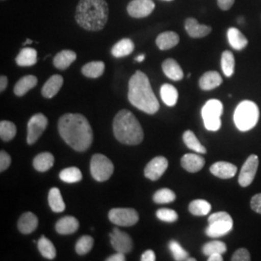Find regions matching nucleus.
Here are the masks:
<instances>
[{"label": "nucleus", "mask_w": 261, "mask_h": 261, "mask_svg": "<svg viewBox=\"0 0 261 261\" xmlns=\"http://www.w3.org/2000/svg\"><path fill=\"white\" fill-rule=\"evenodd\" d=\"M161 98L168 107H173L177 103V89L171 84H163L161 87Z\"/></svg>", "instance_id": "obj_31"}, {"label": "nucleus", "mask_w": 261, "mask_h": 261, "mask_svg": "<svg viewBox=\"0 0 261 261\" xmlns=\"http://www.w3.org/2000/svg\"><path fill=\"white\" fill-rule=\"evenodd\" d=\"M221 66L225 76H231L233 75L234 68H235V59L233 54L229 50H225L222 55L221 59Z\"/></svg>", "instance_id": "obj_36"}, {"label": "nucleus", "mask_w": 261, "mask_h": 261, "mask_svg": "<svg viewBox=\"0 0 261 261\" xmlns=\"http://www.w3.org/2000/svg\"><path fill=\"white\" fill-rule=\"evenodd\" d=\"M17 127L12 122L2 120L0 122V138L4 141H10L15 138Z\"/></svg>", "instance_id": "obj_39"}, {"label": "nucleus", "mask_w": 261, "mask_h": 261, "mask_svg": "<svg viewBox=\"0 0 261 261\" xmlns=\"http://www.w3.org/2000/svg\"><path fill=\"white\" fill-rule=\"evenodd\" d=\"M38 250L40 253L47 259H54L56 256L55 245L47 237L42 236L38 241Z\"/></svg>", "instance_id": "obj_34"}, {"label": "nucleus", "mask_w": 261, "mask_h": 261, "mask_svg": "<svg viewBox=\"0 0 261 261\" xmlns=\"http://www.w3.org/2000/svg\"><path fill=\"white\" fill-rule=\"evenodd\" d=\"M48 204L56 213H61L65 210V203L58 188H51L48 192Z\"/></svg>", "instance_id": "obj_30"}, {"label": "nucleus", "mask_w": 261, "mask_h": 261, "mask_svg": "<svg viewBox=\"0 0 261 261\" xmlns=\"http://www.w3.org/2000/svg\"><path fill=\"white\" fill-rule=\"evenodd\" d=\"M209 225L205 232L209 237L218 238L228 233L233 226L231 216L226 212H218L208 218Z\"/></svg>", "instance_id": "obj_6"}, {"label": "nucleus", "mask_w": 261, "mask_h": 261, "mask_svg": "<svg viewBox=\"0 0 261 261\" xmlns=\"http://www.w3.org/2000/svg\"><path fill=\"white\" fill-rule=\"evenodd\" d=\"M210 171L217 177L221 179H229L235 176L237 172V167L231 163L217 162L214 165L211 166Z\"/></svg>", "instance_id": "obj_15"}, {"label": "nucleus", "mask_w": 261, "mask_h": 261, "mask_svg": "<svg viewBox=\"0 0 261 261\" xmlns=\"http://www.w3.org/2000/svg\"><path fill=\"white\" fill-rule=\"evenodd\" d=\"M205 160L197 154H186L181 159V166L188 172L195 173L204 167Z\"/></svg>", "instance_id": "obj_17"}, {"label": "nucleus", "mask_w": 261, "mask_h": 261, "mask_svg": "<svg viewBox=\"0 0 261 261\" xmlns=\"http://www.w3.org/2000/svg\"><path fill=\"white\" fill-rule=\"evenodd\" d=\"M114 167L112 161L102 154H95L91 159L90 171L92 177L99 182L109 180L113 173Z\"/></svg>", "instance_id": "obj_8"}, {"label": "nucleus", "mask_w": 261, "mask_h": 261, "mask_svg": "<svg viewBox=\"0 0 261 261\" xmlns=\"http://www.w3.org/2000/svg\"><path fill=\"white\" fill-rule=\"evenodd\" d=\"M188 261H196V259L195 258H190V257H188V259H187Z\"/></svg>", "instance_id": "obj_54"}, {"label": "nucleus", "mask_w": 261, "mask_h": 261, "mask_svg": "<svg viewBox=\"0 0 261 261\" xmlns=\"http://www.w3.org/2000/svg\"><path fill=\"white\" fill-rule=\"evenodd\" d=\"M105 72V63L103 61H92L83 67L82 73L86 77L97 79L103 75Z\"/></svg>", "instance_id": "obj_32"}, {"label": "nucleus", "mask_w": 261, "mask_h": 261, "mask_svg": "<svg viewBox=\"0 0 261 261\" xmlns=\"http://www.w3.org/2000/svg\"><path fill=\"white\" fill-rule=\"evenodd\" d=\"M79 226H80V223L75 217L67 216L57 221L56 230L57 233L68 235V234L75 233V231L79 229Z\"/></svg>", "instance_id": "obj_18"}, {"label": "nucleus", "mask_w": 261, "mask_h": 261, "mask_svg": "<svg viewBox=\"0 0 261 261\" xmlns=\"http://www.w3.org/2000/svg\"><path fill=\"white\" fill-rule=\"evenodd\" d=\"M58 132L66 143L79 152L88 149L93 140L89 122L79 113H67L61 116L58 121Z\"/></svg>", "instance_id": "obj_1"}, {"label": "nucleus", "mask_w": 261, "mask_h": 261, "mask_svg": "<svg viewBox=\"0 0 261 261\" xmlns=\"http://www.w3.org/2000/svg\"><path fill=\"white\" fill-rule=\"evenodd\" d=\"M155 9V3L152 0H132L127 11L130 17L136 19L146 18Z\"/></svg>", "instance_id": "obj_12"}, {"label": "nucleus", "mask_w": 261, "mask_h": 261, "mask_svg": "<svg viewBox=\"0 0 261 261\" xmlns=\"http://www.w3.org/2000/svg\"><path fill=\"white\" fill-rule=\"evenodd\" d=\"M75 18L85 30L100 31L108 22L109 5L106 0H80Z\"/></svg>", "instance_id": "obj_3"}, {"label": "nucleus", "mask_w": 261, "mask_h": 261, "mask_svg": "<svg viewBox=\"0 0 261 261\" xmlns=\"http://www.w3.org/2000/svg\"><path fill=\"white\" fill-rule=\"evenodd\" d=\"M180 38L177 33L173 31H166L159 35L156 39L157 47L162 50H168L177 46Z\"/></svg>", "instance_id": "obj_23"}, {"label": "nucleus", "mask_w": 261, "mask_h": 261, "mask_svg": "<svg viewBox=\"0 0 261 261\" xmlns=\"http://www.w3.org/2000/svg\"><path fill=\"white\" fill-rule=\"evenodd\" d=\"M225 252H226V245L222 241H211V242L206 243L202 248V252L207 256H210L213 253L223 254Z\"/></svg>", "instance_id": "obj_41"}, {"label": "nucleus", "mask_w": 261, "mask_h": 261, "mask_svg": "<svg viewBox=\"0 0 261 261\" xmlns=\"http://www.w3.org/2000/svg\"><path fill=\"white\" fill-rule=\"evenodd\" d=\"M59 177L66 183H76L83 179V174L79 168L72 167L61 170Z\"/></svg>", "instance_id": "obj_37"}, {"label": "nucleus", "mask_w": 261, "mask_h": 261, "mask_svg": "<svg viewBox=\"0 0 261 261\" xmlns=\"http://www.w3.org/2000/svg\"><path fill=\"white\" fill-rule=\"evenodd\" d=\"M258 164L259 160L256 155H251L248 157L243 165L238 178L240 186L248 187L252 184L258 168Z\"/></svg>", "instance_id": "obj_11"}, {"label": "nucleus", "mask_w": 261, "mask_h": 261, "mask_svg": "<svg viewBox=\"0 0 261 261\" xmlns=\"http://www.w3.org/2000/svg\"><path fill=\"white\" fill-rule=\"evenodd\" d=\"M109 219L119 226H133L139 222V214L133 208H113L109 213Z\"/></svg>", "instance_id": "obj_9"}, {"label": "nucleus", "mask_w": 261, "mask_h": 261, "mask_svg": "<svg viewBox=\"0 0 261 261\" xmlns=\"http://www.w3.org/2000/svg\"><path fill=\"white\" fill-rule=\"evenodd\" d=\"M175 199H176V195L174 194L173 191L169 190L168 188L159 190L153 196L154 202L158 204L170 203V202H173Z\"/></svg>", "instance_id": "obj_38"}, {"label": "nucleus", "mask_w": 261, "mask_h": 261, "mask_svg": "<svg viewBox=\"0 0 261 261\" xmlns=\"http://www.w3.org/2000/svg\"><path fill=\"white\" fill-rule=\"evenodd\" d=\"M2 1H4V0H2Z\"/></svg>", "instance_id": "obj_56"}, {"label": "nucleus", "mask_w": 261, "mask_h": 261, "mask_svg": "<svg viewBox=\"0 0 261 261\" xmlns=\"http://www.w3.org/2000/svg\"><path fill=\"white\" fill-rule=\"evenodd\" d=\"M76 59V54L70 49H64L58 53L54 58V65L59 70H66Z\"/></svg>", "instance_id": "obj_25"}, {"label": "nucleus", "mask_w": 261, "mask_h": 261, "mask_svg": "<svg viewBox=\"0 0 261 261\" xmlns=\"http://www.w3.org/2000/svg\"><path fill=\"white\" fill-rule=\"evenodd\" d=\"M16 62L21 67H29L37 63V50L32 47H23L16 58Z\"/></svg>", "instance_id": "obj_26"}, {"label": "nucleus", "mask_w": 261, "mask_h": 261, "mask_svg": "<svg viewBox=\"0 0 261 261\" xmlns=\"http://www.w3.org/2000/svg\"><path fill=\"white\" fill-rule=\"evenodd\" d=\"M167 1H171V0H167Z\"/></svg>", "instance_id": "obj_55"}, {"label": "nucleus", "mask_w": 261, "mask_h": 261, "mask_svg": "<svg viewBox=\"0 0 261 261\" xmlns=\"http://www.w3.org/2000/svg\"><path fill=\"white\" fill-rule=\"evenodd\" d=\"M259 110L256 103L252 101H243L234 112V123L238 130L247 132L252 130L257 124Z\"/></svg>", "instance_id": "obj_5"}, {"label": "nucleus", "mask_w": 261, "mask_h": 261, "mask_svg": "<svg viewBox=\"0 0 261 261\" xmlns=\"http://www.w3.org/2000/svg\"><path fill=\"white\" fill-rule=\"evenodd\" d=\"M235 0H218V5L220 9L227 11L232 7Z\"/></svg>", "instance_id": "obj_47"}, {"label": "nucleus", "mask_w": 261, "mask_h": 261, "mask_svg": "<svg viewBox=\"0 0 261 261\" xmlns=\"http://www.w3.org/2000/svg\"><path fill=\"white\" fill-rule=\"evenodd\" d=\"M222 255L221 253H213L208 257V261H223L224 258Z\"/></svg>", "instance_id": "obj_51"}, {"label": "nucleus", "mask_w": 261, "mask_h": 261, "mask_svg": "<svg viewBox=\"0 0 261 261\" xmlns=\"http://www.w3.org/2000/svg\"><path fill=\"white\" fill-rule=\"evenodd\" d=\"M141 260L142 261H155L156 260V255L155 252L152 250H147L146 252H143L141 255Z\"/></svg>", "instance_id": "obj_48"}, {"label": "nucleus", "mask_w": 261, "mask_h": 261, "mask_svg": "<svg viewBox=\"0 0 261 261\" xmlns=\"http://www.w3.org/2000/svg\"><path fill=\"white\" fill-rule=\"evenodd\" d=\"M38 84L37 77L35 75H25L21 77L14 87V93L21 97L28 93L29 90L34 88Z\"/></svg>", "instance_id": "obj_27"}, {"label": "nucleus", "mask_w": 261, "mask_h": 261, "mask_svg": "<svg viewBox=\"0 0 261 261\" xmlns=\"http://www.w3.org/2000/svg\"><path fill=\"white\" fill-rule=\"evenodd\" d=\"M108 261H125L126 260V257H125V253H122V252H117L114 254L111 255L108 259Z\"/></svg>", "instance_id": "obj_49"}, {"label": "nucleus", "mask_w": 261, "mask_h": 261, "mask_svg": "<svg viewBox=\"0 0 261 261\" xmlns=\"http://www.w3.org/2000/svg\"><path fill=\"white\" fill-rule=\"evenodd\" d=\"M7 85H8V79H7V76L1 75L0 76V91L3 92L6 89Z\"/></svg>", "instance_id": "obj_50"}, {"label": "nucleus", "mask_w": 261, "mask_h": 261, "mask_svg": "<svg viewBox=\"0 0 261 261\" xmlns=\"http://www.w3.org/2000/svg\"><path fill=\"white\" fill-rule=\"evenodd\" d=\"M168 168V161L163 156L152 159L144 169V175L152 181H156L166 172Z\"/></svg>", "instance_id": "obj_13"}, {"label": "nucleus", "mask_w": 261, "mask_h": 261, "mask_svg": "<svg viewBox=\"0 0 261 261\" xmlns=\"http://www.w3.org/2000/svg\"><path fill=\"white\" fill-rule=\"evenodd\" d=\"M54 164H55V157L51 153H48V152L41 153L33 160V167L40 172L47 171L48 169L53 168Z\"/></svg>", "instance_id": "obj_29"}, {"label": "nucleus", "mask_w": 261, "mask_h": 261, "mask_svg": "<svg viewBox=\"0 0 261 261\" xmlns=\"http://www.w3.org/2000/svg\"><path fill=\"white\" fill-rule=\"evenodd\" d=\"M144 59H145V56H144V55H140V56L136 57V60H137L138 62H142Z\"/></svg>", "instance_id": "obj_52"}, {"label": "nucleus", "mask_w": 261, "mask_h": 261, "mask_svg": "<svg viewBox=\"0 0 261 261\" xmlns=\"http://www.w3.org/2000/svg\"><path fill=\"white\" fill-rule=\"evenodd\" d=\"M163 71L165 75L168 76V79L172 81H181L184 76V73L182 68L178 64L177 61L172 59V58H168L163 62Z\"/></svg>", "instance_id": "obj_19"}, {"label": "nucleus", "mask_w": 261, "mask_h": 261, "mask_svg": "<svg viewBox=\"0 0 261 261\" xmlns=\"http://www.w3.org/2000/svg\"><path fill=\"white\" fill-rule=\"evenodd\" d=\"M251 208L254 212L261 214V194H256L251 199Z\"/></svg>", "instance_id": "obj_46"}, {"label": "nucleus", "mask_w": 261, "mask_h": 261, "mask_svg": "<svg viewBox=\"0 0 261 261\" xmlns=\"http://www.w3.org/2000/svg\"><path fill=\"white\" fill-rule=\"evenodd\" d=\"M224 112V106L221 101L212 99L209 100L203 106L201 115L204 122V126L206 129L211 132H216L220 130L222 126L221 116Z\"/></svg>", "instance_id": "obj_7"}, {"label": "nucleus", "mask_w": 261, "mask_h": 261, "mask_svg": "<svg viewBox=\"0 0 261 261\" xmlns=\"http://www.w3.org/2000/svg\"><path fill=\"white\" fill-rule=\"evenodd\" d=\"M32 43H33V41H32V40L28 39V40H27V41L23 43V47H24V46H27V45H30V44H32Z\"/></svg>", "instance_id": "obj_53"}, {"label": "nucleus", "mask_w": 261, "mask_h": 261, "mask_svg": "<svg viewBox=\"0 0 261 261\" xmlns=\"http://www.w3.org/2000/svg\"><path fill=\"white\" fill-rule=\"evenodd\" d=\"M185 29L189 36L192 38L205 37L212 31L210 27L198 23V21L194 18H189L185 20Z\"/></svg>", "instance_id": "obj_16"}, {"label": "nucleus", "mask_w": 261, "mask_h": 261, "mask_svg": "<svg viewBox=\"0 0 261 261\" xmlns=\"http://www.w3.org/2000/svg\"><path fill=\"white\" fill-rule=\"evenodd\" d=\"M93 245V238L89 235H84L82 236L75 244V252L80 255H84L91 251Z\"/></svg>", "instance_id": "obj_40"}, {"label": "nucleus", "mask_w": 261, "mask_h": 261, "mask_svg": "<svg viewBox=\"0 0 261 261\" xmlns=\"http://www.w3.org/2000/svg\"><path fill=\"white\" fill-rule=\"evenodd\" d=\"M183 140L188 148L194 150L198 154H206L207 153L205 147L199 142V140H197L194 132L190 130H186L183 135Z\"/></svg>", "instance_id": "obj_33"}, {"label": "nucleus", "mask_w": 261, "mask_h": 261, "mask_svg": "<svg viewBox=\"0 0 261 261\" xmlns=\"http://www.w3.org/2000/svg\"><path fill=\"white\" fill-rule=\"evenodd\" d=\"M168 247L175 260L183 261L188 259L189 253L180 246L179 243L176 241H170Z\"/></svg>", "instance_id": "obj_42"}, {"label": "nucleus", "mask_w": 261, "mask_h": 261, "mask_svg": "<svg viewBox=\"0 0 261 261\" xmlns=\"http://www.w3.org/2000/svg\"><path fill=\"white\" fill-rule=\"evenodd\" d=\"M110 237L112 246L116 252L126 254L132 251L133 241L128 234L123 232L118 228H114L112 233L110 234Z\"/></svg>", "instance_id": "obj_14"}, {"label": "nucleus", "mask_w": 261, "mask_h": 261, "mask_svg": "<svg viewBox=\"0 0 261 261\" xmlns=\"http://www.w3.org/2000/svg\"><path fill=\"white\" fill-rule=\"evenodd\" d=\"M113 133L116 140L127 145H138L144 138L140 122L127 110H122L114 117Z\"/></svg>", "instance_id": "obj_4"}, {"label": "nucleus", "mask_w": 261, "mask_h": 261, "mask_svg": "<svg viewBox=\"0 0 261 261\" xmlns=\"http://www.w3.org/2000/svg\"><path fill=\"white\" fill-rule=\"evenodd\" d=\"M38 226V218L31 212L21 215L18 222V228L21 233H32Z\"/></svg>", "instance_id": "obj_22"}, {"label": "nucleus", "mask_w": 261, "mask_h": 261, "mask_svg": "<svg viewBox=\"0 0 261 261\" xmlns=\"http://www.w3.org/2000/svg\"><path fill=\"white\" fill-rule=\"evenodd\" d=\"M47 126V118L42 113L33 115L28 124V143L34 144Z\"/></svg>", "instance_id": "obj_10"}, {"label": "nucleus", "mask_w": 261, "mask_h": 261, "mask_svg": "<svg viewBox=\"0 0 261 261\" xmlns=\"http://www.w3.org/2000/svg\"><path fill=\"white\" fill-rule=\"evenodd\" d=\"M189 211L195 216H206L211 211V204L203 199H196L190 203Z\"/></svg>", "instance_id": "obj_35"}, {"label": "nucleus", "mask_w": 261, "mask_h": 261, "mask_svg": "<svg viewBox=\"0 0 261 261\" xmlns=\"http://www.w3.org/2000/svg\"><path fill=\"white\" fill-rule=\"evenodd\" d=\"M227 39L229 45L236 50H242L248 46V39L237 28H230L227 30Z\"/></svg>", "instance_id": "obj_24"}, {"label": "nucleus", "mask_w": 261, "mask_h": 261, "mask_svg": "<svg viewBox=\"0 0 261 261\" xmlns=\"http://www.w3.org/2000/svg\"><path fill=\"white\" fill-rule=\"evenodd\" d=\"M156 216L159 220L166 222V223H174L178 220L177 213L174 210L167 209V208L159 209L156 213Z\"/></svg>", "instance_id": "obj_43"}, {"label": "nucleus", "mask_w": 261, "mask_h": 261, "mask_svg": "<svg viewBox=\"0 0 261 261\" xmlns=\"http://www.w3.org/2000/svg\"><path fill=\"white\" fill-rule=\"evenodd\" d=\"M62 85H63L62 75H54L47 80L46 84H44V86L42 88V95L45 98L50 99L59 92Z\"/></svg>", "instance_id": "obj_21"}, {"label": "nucleus", "mask_w": 261, "mask_h": 261, "mask_svg": "<svg viewBox=\"0 0 261 261\" xmlns=\"http://www.w3.org/2000/svg\"><path fill=\"white\" fill-rule=\"evenodd\" d=\"M10 164H11V157L9 154L2 150L0 152V171L3 172L4 170H6L9 168Z\"/></svg>", "instance_id": "obj_45"}, {"label": "nucleus", "mask_w": 261, "mask_h": 261, "mask_svg": "<svg viewBox=\"0 0 261 261\" xmlns=\"http://www.w3.org/2000/svg\"><path fill=\"white\" fill-rule=\"evenodd\" d=\"M232 261H250L251 260V254L247 249L241 248L234 252L231 257Z\"/></svg>", "instance_id": "obj_44"}, {"label": "nucleus", "mask_w": 261, "mask_h": 261, "mask_svg": "<svg viewBox=\"0 0 261 261\" xmlns=\"http://www.w3.org/2000/svg\"><path fill=\"white\" fill-rule=\"evenodd\" d=\"M128 99L140 111L155 114L160 109L157 97L152 90L148 76L141 71H137L129 82Z\"/></svg>", "instance_id": "obj_2"}, {"label": "nucleus", "mask_w": 261, "mask_h": 261, "mask_svg": "<svg viewBox=\"0 0 261 261\" xmlns=\"http://www.w3.org/2000/svg\"><path fill=\"white\" fill-rule=\"evenodd\" d=\"M135 49V44L130 39H122L119 42H117L112 48V55L116 57H125L130 56V54Z\"/></svg>", "instance_id": "obj_28"}, {"label": "nucleus", "mask_w": 261, "mask_h": 261, "mask_svg": "<svg viewBox=\"0 0 261 261\" xmlns=\"http://www.w3.org/2000/svg\"><path fill=\"white\" fill-rule=\"evenodd\" d=\"M223 84V79L216 71H209L199 79V87L202 90H212Z\"/></svg>", "instance_id": "obj_20"}]
</instances>
